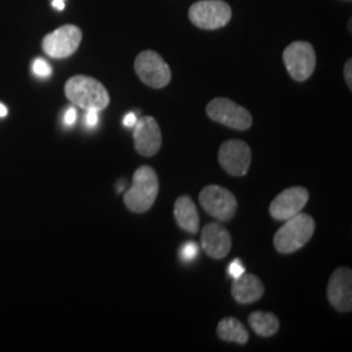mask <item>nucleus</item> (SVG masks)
Masks as SVG:
<instances>
[{
  "instance_id": "1",
  "label": "nucleus",
  "mask_w": 352,
  "mask_h": 352,
  "mask_svg": "<svg viewBox=\"0 0 352 352\" xmlns=\"http://www.w3.org/2000/svg\"><path fill=\"white\" fill-rule=\"evenodd\" d=\"M65 97L84 110H104L110 103V94L98 80L89 76L71 77L64 87Z\"/></svg>"
},
{
  "instance_id": "2",
  "label": "nucleus",
  "mask_w": 352,
  "mask_h": 352,
  "mask_svg": "<svg viewBox=\"0 0 352 352\" xmlns=\"http://www.w3.org/2000/svg\"><path fill=\"white\" fill-rule=\"evenodd\" d=\"M160 180L151 166H141L135 174L131 188L124 193V204L133 213H145L157 200Z\"/></svg>"
},
{
  "instance_id": "3",
  "label": "nucleus",
  "mask_w": 352,
  "mask_h": 352,
  "mask_svg": "<svg viewBox=\"0 0 352 352\" xmlns=\"http://www.w3.org/2000/svg\"><path fill=\"white\" fill-rule=\"evenodd\" d=\"M315 228V219L309 214H296L278 230L273 239L274 247L283 254L299 251L314 236Z\"/></svg>"
},
{
  "instance_id": "4",
  "label": "nucleus",
  "mask_w": 352,
  "mask_h": 352,
  "mask_svg": "<svg viewBox=\"0 0 352 352\" xmlns=\"http://www.w3.org/2000/svg\"><path fill=\"white\" fill-rule=\"evenodd\" d=\"M190 23L204 30H215L226 26L232 11L223 0H199L188 11Z\"/></svg>"
},
{
  "instance_id": "5",
  "label": "nucleus",
  "mask_w": 352,
  "mask_h": 352,
  "mask_svg": "<svg viewBox=\"0 0 352 352\" xmlns=\"http://www.w3.org/2000/svg\"><path fill=\"white\" fill-rule=\"evenodd\" d=\"M135 71L140 80L151 88L162 89L171 81V69L168 64L155 51L140 52L135 60Z\"/></svg>"
},
{
  "instance_id": "6",
  "label": "nucleus",
  "mask_w": 352,
  "mask_h": 352,
  "mask_svg": "<svg viewBox=\"0 0 352 352\" xmlns=\"http://www.w3.org/2000/svg\"><path fill=\"white\" fill-rule=\"evenodd\" d=\"M316 60L314 46L305 41H295L283 51V62L289 76L299 82L308 80L315 72Z\"/></svg>"
},
{
  "instance_id": "7",
  "label": "nucleus",
  "mask_w": 352,
  "mask_h": 352,
  "mask_svg": "<svg viewBox=\"0 0 352 352\" xmlns=\"http://www.w3.org/2000/svg\"><path fill=\"white\" fill-rule=\"evenodd\" d=\"M206 113L213 122L236 131H245L252 126L251 113L238 103L223 97L209 102Z\"/></svg>"
},
{
  "instance_id": "8",
  "label": "nucleus",
  "mask_w": 352,
  "mask_h": 352,
  "mask_svg": "<svg viewBox=\"0 0 352 352\" xmlns=\"http://www.w3.org/2000/svg\"><path fill=\"white\" fill-rule=\"evenodd\" d=\"M199 200L204 210L217 221L227 222L236 213L238 201L228 189L219 186H208L202 189Z\"/></svg>"
},
{
  "instance_id": "9",
  "label": "nucleus",
  "mask_w": 352,
  "mask_h": 352,
  "mask_svg": "<svg viewBox=\"0 0 352 352\" xmlns=\"http://www.w3.org/2000/svg\"><path fill=\"white\" fill-rule=\"evenodd\" d=\"M82 39V32L78 26H60L49 33L42 41V49L54 59H64L74 55Z\"/></svg>"
},
{
  "instance_id": "10",
  "label": "nucleus",
  "mask_w": 352,
  "mask_h": 352,
  "mask_svg": "<svg viewBox=\"0 0 352 352\" xmlns=\"http://www.w3.org/2000/svg\"><path fill=\"white\" fill-rule=\"evenodd\" d=\"M218 161L227 174L232 176L247 175L251 166V148L240 140H230L221 145Z\"/></svg>"
},
{
  "instance_id": "11",
  "label": "nucleus",
  "mask_w": 352,
  "mask_h": 352,
  "mask_svg": "<svg viewBox=\"0 0 352 352\" xmlns=\"http://www.w3.org/2000/svg\"><path fill=\"white\" fill-rule=\"evenodd\" d=\"M327 299L338 312H351L352 272L350 267L337 269L329 279Z\"/></svg>"
},
{
  "instance_id": "12",
  "label": "nucleus",
  "mask_w": 352,
  "mask_h": 352,
  "mask_svg": "<svg viewBox=\"0 0 352 352\" xmlns=\"http://www.w3.org/2000/svg\"><path fill=\"white\" fill-rule=\"evenodd\" d=\"M309 199L308 190L302 187L282 190L270 204V215L277 221H287L296 214L302 213Z\"/></svg>"
},
{
  "instance_id": "13",
  "label": "nucleus",
  "mask_w": 352,
  "mask_h": 352,
  "mask_svg": "<svg viewBox=\"0 0 352 352\" xmlns=\"http://www.w3.org/2000/svg\"><path fill=\"white\" fill-rule=\"evenodd\" d=\"M133 141L135 149L144 157H151L160 151L162 146V133L153 116H144L136 122Z\"/></svg>"
},
{
  "instance_id": "14",
  "label": "nucleus",
  "mask_w": 352,
  "mask_h": 352,
  "mask_svg": "<svg viewBox=\"0 0 352 352\" xmlns=\"http://www.w3.org/2000/svg\"><path fill=\"white\" fill-rule=\"evenodd\" d=\"M232 240L230 232L219 223H209L202 228L201 247L214 260L225 258L231 251Z\"/></svg>"
},
{
  "instance_id": "15",
  "label": "nucleus",
  "mask_w": 352,
  "mask_h": 352,
  "mask_svg": "<svg viewBox=\"0 0 352 352\" xmlns=\"http://www.w3.org/2000/svg\"><path fill=\"white\" fill-rule=\"evenodd\" d=\"M264 283L254 274H241L239 278L234 279L231 294L232 298L240 304H251L257 302L264 295Z\"/></svg>"
},
{
  "instance_id": "16",
  "label": "nucleus",
  "mask_w": 352,
  "mask_h": 352,
  "mask_svg": "<svg viewBox=\"0 0 352 352\" xmlns=\"http://www.w3.org/2000/svg\"><path fill=\"white\" fill-rule=\"evenodd\" d=\"M176 223L189 234H196L200 227L197 208L189 196H180L174 205Z\"/></svg>"
},
{
  "instance_id": "17",
  "label": "nucleus",
  "mask_w": 352,
  "mask_h": 352,
  "mask_svg": "<svg viewBox=\"0 0 352 352\" xmlns=\"http://www.w3.org/2000/svg\"><path fill=\"white\" fill-rule=\"evenodd\" d=\"M217 334L222 340L245 344L250 340V334L245 327L235 317H225L219 321Z\"/></svg>"
},
{
  "instance_id": "18",
  "label": "nucleus",
  "mask_w": 352,
  "mask_h": 352,
  "mask_svg": "<svg viewBox=\"0 0 352 352\" xmlns=\"http://www.w3.org/2000/svg\"><path fill=\"white\" fill-rule=\"evenodd\" d=\"M250 327L260 337H272L279 330V320L277 316L269 312H253L248 317Z\"/></svg>"
},
{
  "instance_id": "19",
  "label": "nucleus",
  "mask_w": 352,
  "mask_h": 352,
  "mask_svg": "<svg viewBox=\"0 0 352 352\" xmlns=\"http://www.w3.org/2000/svg\"><path fill=\"white\" fill-rule=\"evenodd\" d=\"M180 258L184 261V263H189L192 261L197 253H199V245L195 243V241H187L186 244L182 245L180 248Z\"/></svg>"
},
{
  "instance_id": "20",
  "label": "nucleus",
  "mask_w": 352,
  "mask_h": 352,
  "mask_svg": "<svg viewBox=\"0 0 352 352\" xmlns=\"http://www.w3.org/2000/svg\"><path fill=\"white\" fill-rule=\"evenodd\" d=\"M33 74L38 77H49L52 74V68L46 60L36 59L33 62Z\"/></svg>"
},
{
  "instance_id": "21",
  "label": "nucleus",
  "mask_w": 352,
  "mask_h": 352,
  "mask_svg": "<svg viewBox=\"0 0 352 352\" xmlns=\"http://www.w3.org/2000/svg\"><path fill=\"white\" fill-rule=\"evenodd\" d=\"M244 273H245V269L240 263V260H234L231 265H230V267H228V274H230V277L232 278V279L239 278Z\"/></svg>"
},
{
  "instance_id": "22",
  "label": "nucleus",
  "mask_w": 352,
  "mask_h": 352,
  "mask_svg": "<svg viewBox=\"0 0 352 352\" xmlns=\"http://www.w3.org/2000/svg\"><path fill=\"white\" fill-rule=\"evenodd\" d=\"M98 113H100V111L93 110V109L87 110L85 123H87V126H88L89 128H93V126H96L98 124Z\"/></svg>"
},
{
  "instance_id": "23",
  "label": "nucleus",
  "mask_w": 352,
  "mask_h": 352,
  "mask_svg": "<svg viewBox=\"0 0 352 352\" xmlns=\"http://www.w3.org/2000/svg\"><path fill=\"white\" fill-rule=\"evenodd\" d=\"M76 119H77V111H76L75 107H69L64 115L65 126H74L76 123Z\"/></svg>"
},
{
  "instance_id": "24",
  "label": "nucleus",
  "mask_w": 352,
  "mask_h": 352,
  "mask_svg": "<svg viewBox=\"0 0 352 352\" xmlns=\"http://www.w3.org/2000/svg\"><path fill=\"white\" fill-rule=\"evenodd\" d=\"M344 80L349 89H352V60L349 59L346 64H344Z\"/></svg>"
},
{
  "instance_id": "25",
  "label": "nucleus",
  "mask_w": 352,
  "mask_h": 352,
  "mask_svg": "<svg viewBox=\"0 0 352 352\" xmlns=\"http://www.w3.org/2000/svg\"><path fill=\"white\" fill-rule=\"evenodd\" d=\"M136 122H138V118H136V115L133 113H126V116H124V120H123L124 126H128V128L135 126Z\"/></svg>"
},
{
  "instance_id": "26",
  "label": "nucleus",
  "mask_w": 352,
  "mask_h": 352,
  "mask_svg": "<svg viewBox=\"0 0 352 352\" xmlns=\"http://www.w3.org/2000/svg\"><path fill=\"white\" fill-rule=\"evenodd\" d=\"M52 7L58 11H63L65 8V3H64V0H52Z\"/></svg>"
},
{
  "instance_id": "27",
  "label": "nucleus",
  "mask_w": 352,
  "mask_h": 352,
  "mask_svg": "<svg viewBox=\"0 0 352 352\" xmlns=\"http://www.w3.org/2000/svg\"><path fill=\"white\" fill-rule=\"evenodd\" d=\"M7 113H8L7 107H6L3 103H0V118H4V116H7Z\"/></svg>"
}]
</instances>
